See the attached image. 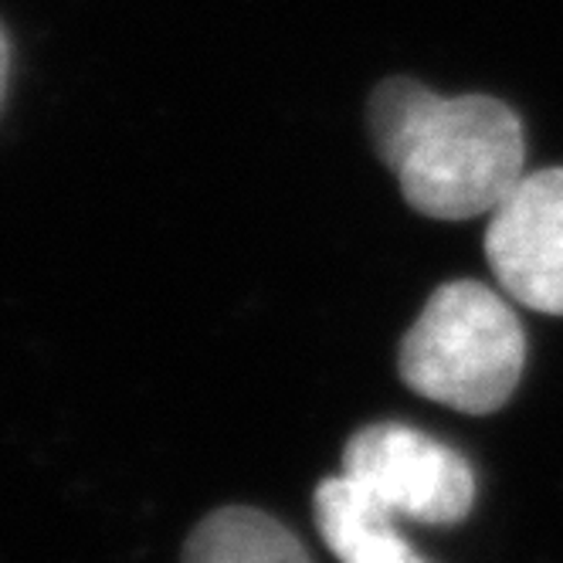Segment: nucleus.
Instances as JSON below:
<instances>
[{
    "label": "nucleus",
    "instance_id": "f257e3e1",
    "mask_svg": "<svg viewBox=\"0 0 563 563\" xmlns=\"http://www.w3.org/2000/svg\"><path fill=\"white\" fill-rule=\"evenodd\" d=\"M367 119L380 159L424 218L493 214L527 177L522 123L493 96H438L415 78H384Z\"/></svg>",
    "mask_w": 563,
    "mask_h": 563
},
{
    "label": "nucleus",
    "instance_id": "f03ea898",
    "mask_svg": "<svg viewBox=\"0 0 563 563\" xmlns=\"http://www.w3.org/2000/svg\"><path fill=\"white\" fill-rule=\"evenodd\" d=\"M527 367V333L512 306L482 282L434 289L397 353L415 394L465 415L499 411Z\"/></svg>",
    "mask_w": 563,
    "mask_h": 563
},
{
    "label": "nucleus",
    "instance_id": "7ed1b4c3",
    "mask_svg": "<svg viewBox=\"0 0 563 563\" xmlns=\"http://www.w3.org/2000/svg\"><path fill=\"white\" fill-rule=\"evenodd\" d=\"M346 482L394 519L452 527L475 506V472L452 445L411 424L380 421L360 428L343 452Z\"/></svg>",
    "mask_w": 563,
    "mask_h": 563
},
{
    "label": "nucleus",
    "instance_id": "20e7f679",
    "mask_svg": "<svg viewBox=\"0 0 563 563\" xmlns=\"http://www.w3.org/2000/svg\"><path fill=\"white\" fill-rule=\"evenodd\" d=\"M486 258L519 306L563 316V167L522 177L486 228Z\"/></svg>",
    "mask_w": 563,
    "mask_h": 563
},
{
    "label": "nucleus",
    "instance_id": "39448f33",
    "mask_svg": "<svg viewBox=\"0 0 563 563\" xmlns=\"http://www.w3.org/2000/svg\"><path fill=\"white\" fill-rule=\"evenodd\" d=\"M319 537L340 563H428L400 537L390 512L343 475L327 478L312 499Z\"/></svg>",
    "mask_w": 563,
    "mask_h": 563
},
{
    "label": "nucleus",
    "instance_id": "423d86ee",
    "mask_svg": "<svg viewBox=\"0 0 563 563\" xmlns=\"http://www.w3.org/2000/svg\"><path fill=\"white\" fill-rule=\"evenodd\" d=\"M184 563H312L292 530L268 512L228 506L190 533Z\"/></svg>",
    "mask_w": 563,
    "mask_h": 563
},
{
    "label": "nucleus",
    "instance_id": "0eeeda50",
    "mask_svg": "<svg viewBox=\"0 0 563 563\" xmlns=\"http://www.w3.org/2000/svg\"><path fill=\"white\" fill-rule=\"evenodd\" d=\"M8 71H11V48H8L4 31H0V99H4V89H8Z\"/></svg>",
    "mask_w": 563,
    "mask_h": 563
}]
</instances>
